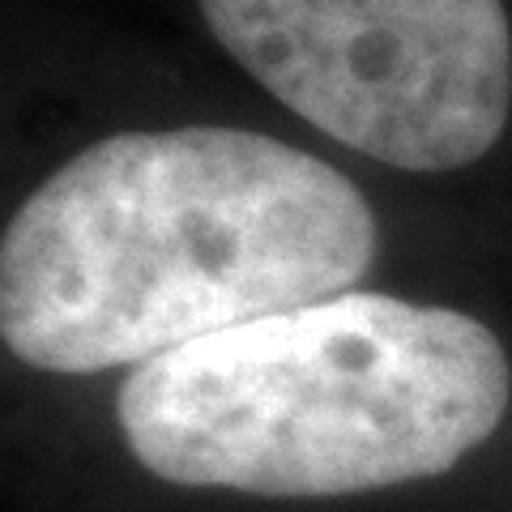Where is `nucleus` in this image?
<instances>
[{
  "instance_id": "1",
  "label": "nucleus",
  "mask_w": 512,
  "mask_h": 512,
  "mask_svg": "<svg viewBox=\"0 0 512 512\" xmlns=\"http://www.w3.org/2000/svg\"><path fill=\"white\" fill-rule=\"evenodd\" d=\"M380 248L359 184L231 124L111 133L0 235V342L56 376L141 367L205 333L346 295Z\"/></svg>"
},
{
  "instance_id": "2",
  "label": "nucleus",
  "mask_w": 512,
  "mask_h": 512,
  "mask_svg": "<svg viewBox=\"0 0 512 512\" xmlns=\"http://www.w3.org/2000/svg\"><path fill=\"white\" fill-rule=\"evenodd\" d=\"M508 406L512 359L487 320L346 291L133 367L116 423L167 487L355 500L453 474L500 436Z\"/></svg>"
},
{
  "instance_id": "3",
  "label": "nucleus",
  "mask_w": 512,
  "mask_h": 512,
  "mask_svg": "<svg viewBox=\"0 0 512 512\" xmlns=\"http://www.w3.org/2000/svg\"><path fill=\"white\" fill-rule=\"evenodd\" d=\"M214 43L342 150L444 175L512 116L504 0H197Z\"/></svg>"
}]
</instances>
